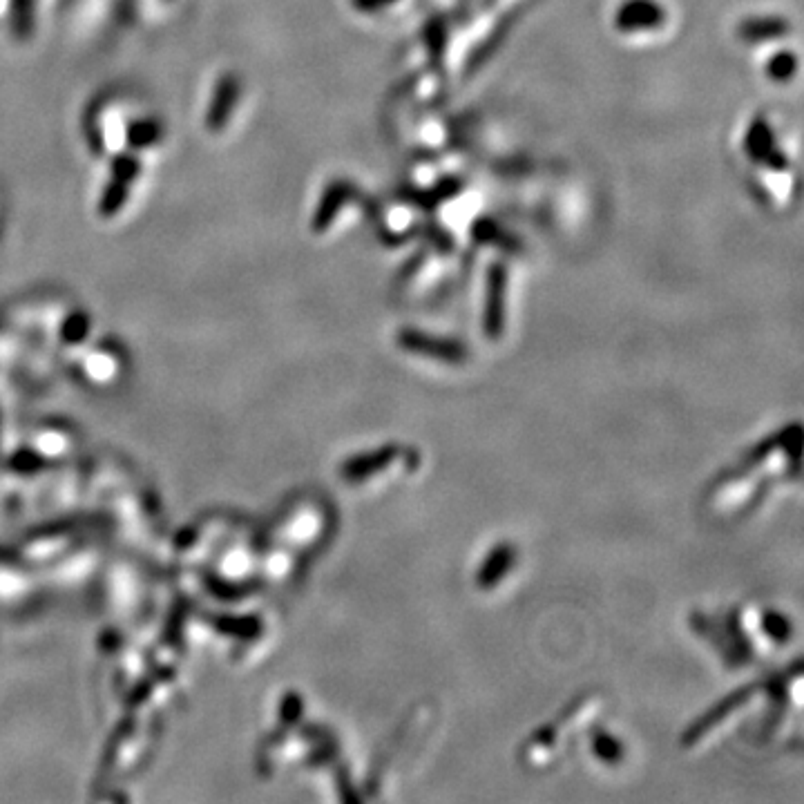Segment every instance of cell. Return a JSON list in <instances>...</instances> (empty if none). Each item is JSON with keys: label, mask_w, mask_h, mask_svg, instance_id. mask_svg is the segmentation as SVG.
<instances>
[{"label": "cell", "mask_w": 804, "mask_h": 804, "mask_svg": "<svg viewBox=\"0 0 804 804\" xmlns=\"http://www.w3.org/2000/svg\"><path fill=\"white\" fill-rule=\"evenodd\" d=\"M755 688L758 686H744V688H740V691H735V693H731L729 697H726L724 702H720L717 706H713L711 711H708L702 720H697L691 729H688V733H686V737H684V742L686 744H691V742H697V740H702V737L713 729V726H720L726 717H729L731 713H735L737 708H742L746 702L751 700V697L755 695Z\"/></svg>", "instance_id": "6da1fadb"}, {"label": "cell", "mask_w": 804, "mask_h": 804, "mask_svg": "<svg viewBox=\"0 0 804 804\" xmlns=\"http://www.w3.org/2000/svg\"><path fill=\"white\" fill-rule=\"evenodd\" d=\"M514 561H516V550L512 548L510 543L496 545V548L490 554H487V559L483 561V566L478 568V574H476L478 588H485V590L494 588L496 583L503 581L507 577V572L512 570Z\"/></svg>", "instance_id": "7a4b0ae2"}, {"label": "cell", "mask_w": 804, "mask_h": 804, "mask_svg": "<svg viewBox=\"0 0 804 804\" xmlns=\"http://www.w3.org/2000/svg\"><path fill=\"white\" fill-rule=\"evenodd\" d=\"M400 344L407 351L429 353V356H434L438 360H445V362H461L463 360V347H458V344H454V342L429 338V335L418 333V331H405V333H402L400 335Z\"/></svg>", "instance_id": "3957f363"}, {"label": "cell", "mask_w": 804, "mask_h": 804, "mask_svg": "<svg viewBox=\"0 0 804 804\" xmlns=\"http://www.w3.org/2000/svg\"><path fill=\"white\" fill-rule=\"evenodd\" d=\"M762 628H764V633L769 635V639L778 641V644H782V641H787L791 637V621L784 617L782 612H775V610L764 612Z\"/></svg>", "instance_id": "277c9868"}, {"label": "cell", "mask_w": 804, "mask_h": 804, "mask_svg": "<svg viewBox=\"0 0 804 804\" xmlns=\"http://www.w3.org/2000/svg\"><path fill=\"white\" fill-rule=\"evenodd\" d=\"M592 746H595V753L599 755L603 762L615 764V762L621 760V744H619L617 737H612L608 733L599 731L595 735V740H592Z\"/></svg>", "instance_id": "5b68a950"}]
</instances>
